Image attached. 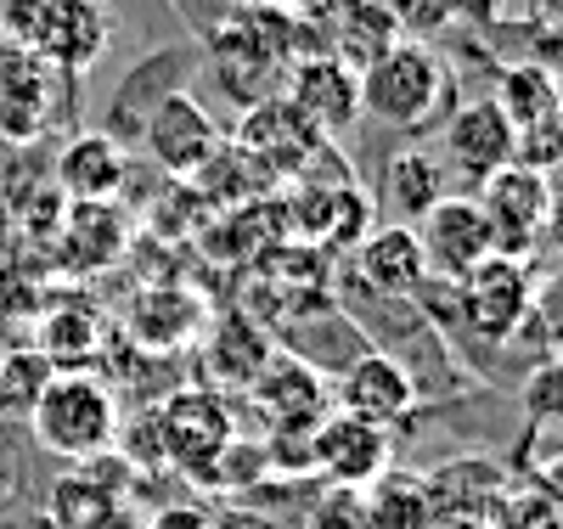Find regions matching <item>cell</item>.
Segmentation results:
<instances>
[{
  "instance_id": "d6986e66",
  "label": "cell",
  "mask_w": 563,
  "mask_h": 529,
  "mask_svg": "<svg viewBox=\"0 0 563 529\" xmlns=\"http://www.w3.org/2000/svg\"><path fill=\"white\" fill-rule=\"evenodd\" d=\"M445 191H451V169L434 153H422V147L389 153V164L378 175V198H384L389 214H400V225H417L422 214L445 198Z\"/></svg>"
},
{
  "instance_id": "d590c367",
  "label": "cell",
  "mask_w": 563,
  "mask_h": 529,
  "mask_svg": "<svg viewBox=\"0 0 563 529\" xmlns=\"http://www.w3.org/2000/svg\"><path fill=\"white\" fill-rule=\"evenodd\" d=\"M552 90H558V113H563V63L552 68Z\"/></svg>"
},
{
  "instance_id": "cb8c5ba5",
  "label": "cell",
  "mask_w": 563,
  "mask_h": 529,
  "mask_svg": "<svg viewBox=\"0 0 563 529\" xmlns=\"http://www.w3.org/2000/svg\"><path fill=\"white\" fill-rule=\"evenodd\" d=\"M485 529H563V507L541 485H507L485 513Z\"/></svg>"
},
{
  "instance_id": "e0dca14e",
  "label": "cell",
  "mask_w": 563,
  "mask_h": 529,
  "mask_svg": "<svg viewBox=\"0 0 563 529\" xmlns=\"http://www.w3.org/2000/svg\"><path fill=\"white\" fill-rule=\"evenodd\" d=\"M355 265L366 276L372 294H384V299H406L417 294L422 282H429V265H422V243H417V231L411 225H378V231H366L361 243H355Z\"/></svg>"
},
{
  "instance_id": "4316f807",
  "label": "cell",
  "mask_w": 563,
  "mask_h": 529,
  "mask_svg": "<svg viewBox=\"0 0 563 529\" xmlns=\"http://www.w3.org/2000/svg\"><path fill=\"white\" fill-rule=\"evenodd\" d=\"M299 529H372V524H366V496H361L355 485H327V491L305 507Z\"/></svg>"
},
{
  "instance_id": "74e56055",
  "label": "cell",
  "mask_w": 563,
  "mask_h": 529,
  "mask_svg": "<svg viewBox=\"0 0 563 529\" xmlns=\"http://www.w3.org/2000/svg\"><path fill=\"white\" fill-rule=\"evenodd\" d=\"M558 355H563V344H558Z\"/></svg>"
},
{
  "instance_id": "9a60e30c",
  "label": "cell",
  "mask_w": 563,
  "mask_h": 529,
  "mask_svg": "<svg viewBox=\"0 0 563 529\" xmlns=\"http://www.w3.org/2000/svg\"><path fill=\"white\" fill-rule=\"evenodd\" d=\"M271 361H276V344H271V332L254 316L231 310V316L209 321V332H203V366H209V377L220 383V389H254Z\"/></svg>"
},
{
  "instance_id": "8992f818",
  "label": "cell",
  "mask_w": 563,
  "mask_h": 529,
  "mask_svg": "<svg viewBox=\"0 0 563 529\" xmlns=\"http://www.w3.org/2000/svg\"><path fill=\"white\" fill-rule=\"evenodd\" d=\"M474 198L490 220L496 236V254L512 260H530L541 249V231H547V203H552V175H536L525 164H507L490 180L474 186Z\"/></svg>"
},
{
  "instance_id": "d6a6232c",
  "label": "cell",
  "mask_w": 563,
  "mask_h": 529,
  "mask_svg": "<svg viewBox=\"0 0 563 529\" xmlns=\"http://www.w3.org/2000/svg\"><path fill=\"white\" fill-rule=\"evenodd\" d=\"M541 243H552L563 254V186L552 180V203H547V231H541Z\"/></svg>"
},
{
  "instance_id": "5bb4252c",
  "label": "cell",
  "mask_w": 563,
  "mask_h": 529,
  "mask_svg": "<svg viewBox=\"0 0 563 529\" xmlns=\"http://www.w3.org/2000/svg\"><path fill=\"white\" fill-rule=\"evenodd\" d=\"M507 485L512 478L496 456H451V462L422 473V491H429L434 518H485L501 502Z\"/></svg>"
},
{
  "instance_id": "4dcf8cb0",
  "label": "cell",
  "mask_w": 563,
  "mask_h": 529,
  "mask_svg": "<svg viewBox=\"0 0 563 529\" xmlns=\"http://www.w3.org/2000/svg\"><path fill=\"white\" fill-rule=\"evenodd\" d=\"M525 7H530V23L541 34H552L558 52H563V0H525Z\"/></svg>"
},
{
  "instance_id": "8fae6325",
  "label": "cell",
  "mask_w": 563,
  "mask_h": 529,
  "mask_svg": "<svg viewBox=\"0 0 563 529\" xmlns=\"http://www.w3.org/2000/svg\"><path fill=\"white\" fill-rule=\"evenodd\" d=\"M512 141H519V130H512L490 96H479V102H462L445 124V169H456L467 186L490 180L496 169L512 164Z\"/></svg>"
},
{
  "instance_id": "f1b7e54d",
  "label": "cell",
  "mask_w": 563,
  "mask_h": 529,
  "mask_svg": "<svg viewBox=\"0 0 563 529\" xmlns=\"http://www.w3.org/2000/svg\"><path fill=\"white\" fill-rule=\"evenodd\" d=\"M462 7V0H406V12H400V29H417V34H429L440 23H451V12Z\"/></svg>"
},
{
  "instance_id": "d4e9b609",
  "label": "cell",
  "mask_w": 563,
  "mask_h": 529,
  "mask_svg": "<svg viewBox=\"0 0 563 529\" xmlns=\"http://www.w3.org/2000/svg\"><path fill=\"white\" fill-rule=\"evenodd\" d=\"M519 411L530 428H563V355H547L519 383Z\"/></svg>"
},
{
  "instance_id": "7c38bea8",
  "label": "cell",
  "mask_w": 563,
  "mask_h": 529,
  "mask_svg": "<svg viewBox=\"0 0 563 529\" xmlns=\"http://www.w3.org/2000/svg\"><path fill=\"white\" fill-rule=\"evenodd\" d=\"M288 102L321 130V141H333L344 130H355L366 113H361V74L339 57H310L294 68L288 79Z\"/></svg>"
},
{
  "instance_id": "484cf974",
  "label": "cell",
  "mask_w": 563,
  "mask_h": 529,
  "mask_svg": "<svg viewBox=\"0 0 563 529\" xmlns=\"http://www.w3.org/2000/svg\"><path fill=\"white\" fill-rule=\"evenodd\" d=\"M512 164H525V169H536V175L563 169V113H547V119L525 124L519 141H512Z\"/></svg>"
},
{
  "instance_id": "7a4b0ae2",
  "label": "cell",
  "mask_w": 563,
  "mask_h": 529,
  "mask_svg": "<svg viewBox=\"0 0 563 529\" xmlns=\"http://www.w3.org/2000/svg\"><path fill=\"white\" fill-rule=\"evenodd\" d=\"M445 108V63L417 40H395L361 68V113L395 130H422Z\"/></svg>"
},
{
  "instance_id": "836d02e7",
  "label": "cell",
  "mask_w": 563,
  "mask_h": 529,
  "mask_svg": "<svg viewBox=\"0 0 563 529\" xmlns=\"http://www.w3.org/2000/svg\"><path fill=\"white\" fill-rule=\"evenodd\" d=\"M429 529H485V518H434Z\"/></svg>"
},
{
  "instance_id": "6da1fadb",
  "label": "cell",
  "mask_w": 563,
  "mask_h": 529,
  "mask_svg": "<svg viewBox=\"0 0 563 529\" xmlns=\"http://www.w3.org/2000/svg\"><path fill=\"white\" fill-rule=\"evenodd\" d=\"M29 428L34 440L68 456V462H90V456H108L119 445V395L102 372H52V383L40 389V400L29 406Z\"/></svg>"
},
{
  "instance_id": "44dd1931",
  "label": "cell",
  "mask_w": 563,
  "mask_h": 529,
  "mask_svg": "<svg viewBox=\"0 0 563 529\" xmlns=\"http://www.w3.org/2000/svg\"><path fill=\"white\" fill-rule=\"evenodd\" d=\"M361 496H366V524L372 529H429L434 524L429 491H422V473L389 467V473L372 478Z\"/></svg>"
},
{
  "instance_id": "7402d4cb",
  "label": "cell",
  "mask_w": 563,
  "mask_h": 529,
  "mask_svg": "<svg viewBox=\"0 0 563 529\" xmlns=\"http://www.w3.org/2000/svg\"><path fill=\"white\" fill-rule=\"evenodd\" d=\"M203 327V305L186 299L180 287H147L130 310L135 344H186Z\"/></svg>"
},
{
  "instance_id": "30bf717a",
  "label": "cell",
  "mask_w": 563,
  "mask_h": 529,
  "mask_svg": "<svg viewBox=\"0 0 563 529\" xmlns=\"http://www.w3.org/2000/svg\"><path fill=\"white\" fill-rule=\"evenodd\" d=\"M249 395H254L260 417L271 422V440H305L327 417V383L294 355H276Z\"/></svg>"
},
{
  "instance_id": "e575fe53",
  "label": "cell",
  "mask_w": 563,
  "mask_h": 529,
  "mask_svg": "<svg viewBox=\"0 0 563 529\" xmlns=\"http://www.w3.org/2000/svg\"><path fill=\"white\" fill-rule=\"evenodd\" d=\"M361 7H378V12H389V18L400 23V12H406V0H361Z\"/></svg>"
},
{
  "instance_id": "1f68e13d",
  "label": "cell",
  "mask_w": 563,
  "mask_h": 529,
  "mask_svg": "<svg viewBox=\"0 0 563 529\" xmlns=\"http://www.w3.org/2000/svg\"><path fill=\"white\" fill-rule=\"evenodd\" d=\"M536 485H541V491H547V496L563 507V445H558V451H552V456L536 467Z\"/></svg>"
},
{
  "instance_id": "83f0119b",
  "label": "cell",
  "mask_w": 563,
  "mask_h": 529,
  "mask_svg": "<svg viewBox=\"0 0 563 529\" xmlns=\"http://www.w3.org/2000/svg\"><path fill=\"white\" fill-rule=\"evenodd\" d=\"M525 327L547 332V344H563V265H558L552 282L536 276V299H530V321Z\"/></svg>"
},
{
  "instance_id": "52a82bcc",
  "label": "cell",
  "mask_w": 563,
  "mask_h": 529,
  "mask_svg": "<svg viewBox=\"0 0 563 529\" xmlns=\"http://www.w3.org/2000/svg\"><path fill=\"white\" fill-rule=\"evenodd\" d=\"M411 231L422 243V265H429V276H445V282H462L479 260L496 254L490 220H485L474 191H445V198L422 214Z\"/></svg>"
},
{
  "instance_id": "ba28073f",
  "label": "cell",
  "mask_w": 563,
  "mask_h": 529,
  "mask_svg": "<svg viewBox=\"0 0 563 529\" xmlns=\"http://www.w3.org/2000/svg\"><path fill=\"white\" fill-rule=\"evenodd\" d=\"M141 135H147V153L158 158V169H169V175H203L214 164V153L225 147L220 124L203 113L198 96H186V90H169L147 113V130Z\"/></svg>"
},
{
  "instance_id": "2e32d148",
  "label": "cell",
  "mask_w": 563,
  "mask_h": 529,
  "mask_svg": "<svg viewBox=\"0 0 563 529\" xmlns=\"http://www.w3.org/2000/svg\"><path fill=\"white\" fill-rule=\"evenodd\" d=\"M130 180V158L113 135L85 130L74 135L57 158V191H68L74 203H113Z\"/></svg>"
},
{
  "instance_id": "ac0fdd59",
  "label": "cell",
  "mask_w": 563,
  "mask_h": 529,
  "mask_svg": "<svg viewBox=\"0 0 563 529\" xmlns=\"http://www.w3.org/2000/svg\"><path fill=\"white\" fill-rule=\"evenodd\" d=\"M34 45H40V57H52V63H63L68 74H79L85 63L102 57L108 23H102V12L90 7V0H45V7H40V29H34Z\"/></svg>"
},
{
  "instance_id": "5b68a950",
  "label": "cell",
  "mask_w": 563,
  "mask_h": 529,
  "mask_svg": "<svg viewBox=\"0 0 563 529\" xmlns=\"http://www.w3.org/2000/svg\"><path fill=\"white\" fill-rule=\"evenodd\" d=\"M305 462H310V473L327 478V485L366 491L378 473L395 467V440H389V428H378V422H361L350 411H327L310 428V440H305Z\"/></svg>"
},
{
  "instance_id": "3957f363",
  "label": "cell",
  "mask_w": 563,
  "mask_h": 529,
  "mask_svg": "<svg viewBox=\"0 0 563 529\" xmlns=\"http://www.w3.org/2000/svg\"><path fill=\"white\" fill-rule=\"evenodd\" d=\"M153 417H158L164 467L180 473V478H198V485H214L225 456L238 451V422H231L225 395H214V389H180Z\"/></svg>"
},
{
  "instance_id": "277c9868",
  "label": "cell",
  "mask_w": 563,
  "mask_h": 529,
  "mask_svg": "<svg viewBox=\"0 0 563 529\" xmlns=\"http://www.w3.org/2000/svg\"><path fill=\"white\" fill-rule=\"evenodd\" d=\"M530 299H536V271L530 260H512V254H490L479 260L456 282V321L485 344H507L519 339L525 321H530Z\"/></svg>"
},
{
  "instance_id": "9c48e42d",
  "label": "cell",
  "mask_w": 563,
  "mask_h": 529,
  "mask_svg": "<svg viewBox=\"0 0 563 529\" xmlns=\"http://www.w3.org/2000/svg\"><path fill=\"white\" fill-rule=\"evenodd\" d=\"M339 411H350L361 422H378V428H395L417 411V383L395 355L361 350L339 377Z\"/></svg>"
},
{
  "instance_id": "603a6c76",
  "label": "cell",
  "mask_w": 563,
  "mask_h": 529,
  "mask_svg": "<svg viewBox=\"0 0 563 529\" xmlns=\"http://www.w3.org/2000/svg\"><path fill=\"white\" fill-rule=\"evenodd\" d=\"M490 102H496V113H501L512 130H525V124H536V119L558 113L552 68H547V63H507V68L496 74Z\"/></svg>"
},
{
  "instance_id": "8d00e7d4",
  "label": "cell",
  "mask_w": 563,
  "mask_h": 529,
  "mask_svg": "<svg viewBox=\"0 0 563 529\" xmlns=\"http://www.w3.org/2000/svg\"><path fill=\"white\" fill-rule=\"evenodd\" d=\"M282 7H327V0H282Z\"/></svg>"
},
{
  "instance_id": "ffe728a7",
  "label": "cell",
  "mask_w": 563,
  "mask_h": 529,
  "mask_svg": "<svg viewBox=\"0 0 563 529\" xmlns=\"http://www.w3.org/2000/svg\"><path fill=\"white\" fill-rule=\"evenodd\" d=\"M321 18H327V29H333V52L327 57L350 63L355 74L400 40V23L389 12H378V7H361V0H327Z\"/></svg>"
},
{
  "instance_id": "f546056e",
  "label": "cell",
  "mask_w": 563,
  "mask_h": 529,
  "mask_svg": "<svg viewBox=\"0 0 563 529\" xmlns=\"http://www.w3.org/2000/svg\"><path fill=\"white\" fill-rule=\"evenodd\" d=\"M147 529H214V518L198 513V507H164V513L147 518Z\"/></svg>"
},
{
  "instance_id": "4fadbf2b",
  "label": "cell",
  "mask_w": 563,
  "mask_h": 529,
  "mask_svg": "<svg viewBox=\"0 0 563 529\" xmlns=\"http://www.w3.org/2000/svg\"><path fill=\"white\" fill-rule=\"evenodd\" d=\"M243 153L249 164L260 169H276V175H294L305 169V158H321V130L282 96V102H260L243 124Z\"/></svg>"
}]
</instances>
